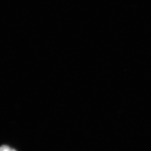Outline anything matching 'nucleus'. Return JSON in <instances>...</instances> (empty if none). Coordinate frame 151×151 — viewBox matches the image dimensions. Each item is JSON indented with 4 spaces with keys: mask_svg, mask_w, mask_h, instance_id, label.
Listing matches in <instances>:
<instances>
[{
    "mask_svg": "<svg viewBox=\"0 0 151 151\" xmlns=\"http://www.w3.org/2000/svg\"><path fill=\"white\" fill-rule=\"evenodd\" d=\"M0 151H16L14 149L11 148L10 147L6 145H3L1 147Z\"/></svg>",
    "mask_w": 151,
    "mask_h": 151,
    "instance_id": "nucleus-1",
    "label": "nucleus"
}]
</instances>
